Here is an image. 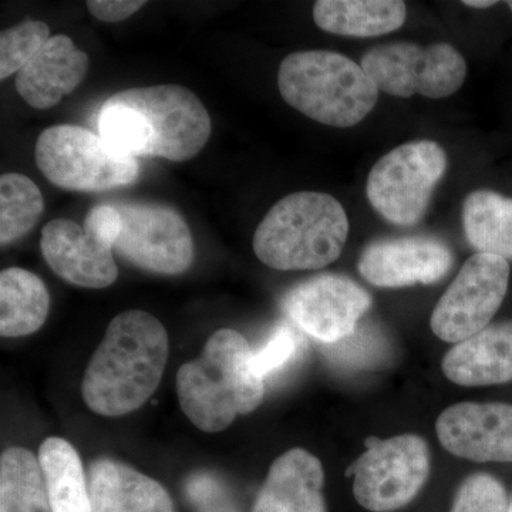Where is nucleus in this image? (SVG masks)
Returning <instances> with one entry per match:
<instances>
[{
  "label": "nucleus",
  "instance_id": "nucleus-22",
  "mask_svg": "<svg viewBox=\"0 0 512 512\" xmlns=\"http://www.w3.org/2000/svg\"><path fill=\"white\" fill-rule=\"evenodd\" d=\"M37 458L53 512H93L82 458L69 441L49 437Z\"/></svg>",
  "mask_w": 512,
  "mask_h": 512
},
{
  "label": "nucleus",
  "instance_id": "nucleus-21",
  "mask_svg": "<svg viewBox=\"0 0 512 512\" xmlns=\"http://www.w3.org/2000/svg\"><path fill=\"white\" fill-rule=\"evenodd\" d=\"M50 295L45 282L22 268L0 274V333L3 338L32 335L45 325Z\"/></svg>",
  "mask_w": 512,
  "mask_h": 512
},
{
  "label": "nucleus",
  "instance_id": "nucleus-9",
  "mask_svg": "<svg viewBox=\"0 0 512 512\" xmlns=\"http://www.w3.org/2000/svg\"><path fill=\"white\" fill-rule=\"evenodd\" d=\"M360 66L377 89L396 97L444 99L460 90L467 76L466 60L448 43H384L365 53Z\"/></svg>",
  "mask_w": 512,
  "mask_h": 512
},
{
  "label": "nucleus",
  "instance_id": "nucleus-28",
  "mask_svg": "<svg viewBox=\"0 0 512 512\" xmlns=\"http://www.w3.org/2000/svg\"><path fill=\"white\" fill-rule=\"evenodd\" d=\"M507 491L490 474H473L458 488L450 512H508Z\"/></svg>",
  "mask_w": 512,
  "mask_h": 512
},
{
  "label": "nucleus",
  "instance_id": "nucleus-27",
  "mask_svg": "<svg viewBox=\"0 0 512 512\" xmlns=\"http://www.w3.org/2000/svg\"><path fill=\"white\" fill-rule=\"evenodd\" d=\"M50 39V29L40 20H25L0 33V79L18 74Z\"/></svg>",
  "mask_w": 512,
  "mask_h": 512
},
{
  "label": "nucleus",
  "instance_id": "nucleus-6",
  "mask_svg": "<svg viewBox=\"0 0 512 512\" xmlns=\"http://www.w3.org/2000/svg\"><path fill=\"white\" fill-rule=\"evenodd\" d=\"M36 164L66 191L103 192L136 183L140 164L113 150L93 131L73 124L46 128L36 143Z\"/></svg>",
  "mask_w": 512,
  "mask_h": 512
},
{
  "label": "nucleus",
  "instance_id": "nucleus-3",
  "mask_svg": "<svg viewBox=\"0 0 512 512\" xmlns=\"http://www.w3.org/2000/svg\"><path fill=\"white\" fill-rule=\"evenodd\" d=\"M181 409L197 429L218 433L238 416L258 409L265 383L254 366V350L234 329L210 336L201 356L177 373Z\"/></svg>",
  "mask_w": 512,
  "mask_h": 512
},
{
  "label": "nucleus",
  "instance_id": "nucleus-24",
  "mask_svg": "<svg viewBox=\"0 0 512 512\" xmlns=\"http://www.w3.org/2000/svg\"><path fill=\"white\" fill-rule=\"evenodd\" d=\"M0 512H53L39 458L26 448L2 453Z\"/></svg>",
  "mask_w": 512,
  "mask_h": 512
},
{
  "label": "nucleus",
  "instance_id": "nucleus-32",
  "mask_svg": "<svg viewBox=\"0 0 512 512\" xmlns=\"http://www.w3.org/2000/svg\"><path fill=\"white\" fill-rule=\"evenodd\" d=\"M463 5L468 6V8L487 9L498 5V2H495V0H464Z\"/></svg>",
  "mask_w": 512,
  "mask_h": 512
},
{
  "label": "nucleus",
  "instance_id": "nucleus-23",
  "mask_svg": "<svg viewBox=\"0 0 512 512\" xmlns=\"http://www.w3.org/2000/svg\"><path fill=\"white\" fill-rule=\"evenodd\" d=\"M463 224L477 254L512 261V197L493 190L471 192L464 201Z\"/></svg>",
  "mask_w": 512,
  "mask_h": 512
},
{
  "label": "nucleus",
  "instance_id": "nucleus-25",
  "mask_svg": "<svg viewBox=\"0 0 512 512\" xmlns=\"http://www.w3.org/2000/svg\"><path fill=\"white\" fill-rule=\"evenodd\" d=\"M43 195L26 175L0 177V242L10 244L29 234L43 214Z\"/></svg>",
  "mask_w": 512,
  "mask_h": 512
},
{
  "label": "nucleus",
  "instance_id": "nucleus-16",
  "mask_svg": "<svg viewBox=\"0 0 512 512\" xmlns=\"http://www.w3.org/2000/svg\"><path fill=\"white\" fill-rule=\"evenodd\" d=\"M89 72V56L69 36L56 35L18 74L16 90L30 107L53 109Z\"/></svg>",
  "mask_w": 512,
  "mask_h": 512
},
{
  "label": "nucleus",
  "instance_id": "nucleus-34",
  "mask_svg": "<svg viewBox=\"0 0 512 512\" xmlns=\"http://www.w3.org/2000/svg\"><path fill=\"white\" fill-rule=\"evenodd\" d=\"M507 6H508V9L511 10V15H512V0H511V2H507Z\"/></svg>",
  "mask_w": 512,
  "mask_h": 512
},
{
  "label": "nucleus",
  "instance_id": "nucleus-10",
  "mask_svg": "<svg viewBox=\"0 0 512 512\" xmlns=\"http://www.w3.org/2000/svg\"><path fill=\"white\" fill-rule=\"evenodd\" d=\"M121 231L114 249L131 265L158 275H180L194 261V239L183 215L160 202H111Z\"/></svg>",
  "mask_w": 512,
  "mask_h": 512
},
{
  "label": "nucleus",
  "instance_id": "nucleus-8",
  "mask_svg": "<svg viewBox=\"0 0 512 512\" xmlns=\"http://www.w3.org/2000/svg\"><path fill=\"white\" fill-rule=\"evenodd\" d=\"M357 503L372 512H394L412 503L430 476V450L416 434L369 437L366 451L348 468Z\"/></svg>",
  "mask_w": 512,
  "mask_h": 512
},
{
  "label": "nucleus",
  "instance_id": "nucleus-14",
  "mask_svg": "<svg viewBox=\"0 0 512 512\" xmlns=\"http://www.w3.org/2000/svg\"><path fill=\"white\" fill-rule=\"evenodd\" d=\"M454 264L444 242L430 237L380 239L362 252L359 272L379 288H404L440 281Z\"/></svg>",
  "mask_w": 512,
  "mask_h": 512
},
{
  "label": "nucleus",
  "instance_id": "nucleus-30",
  "mask_svg": "<svg viewBox=\"0 0 512 512\" xmlns=\"http://www.w3.org/2000/svg\"><path fill=\"white\" fill-rule=\"evenodd\" d=\"M185 491L198 512H238L227 487L214 474H194L187 481Z\"/></svg>",
  "mask_w": 512,
  "mask_h": 512
},
{
  "label": "nucleus",
  "instance_id": "nucleus-20",
  "mask_svg": "<svg viewBox=\"0 0 512 512\" xmlns=\"http://www.w3.org/2000/svg\"><path fill=\"white\" fill-rule=\"evenodd\" d=\"M407 8L402 0H318L313 20L339 36L376 37L402 28Z\"/></svg>",
  "mask_w": 512,
  "mask_h": 512
},
{
  "label": "nucleus",
  "instance_id": "nucleus-26",
  "mask_svg": "<svg viewBox=\"0 0 512 512\" xmlns=\"http://www.w3.org/2000/svg\"><path fill=\"white\" fill-rule=\"evenodd\" d=\"M322 346L330 365L343 372L375 369L383 365L390 353L386 336L382 330L370 323L357 325L345 339Z\"/></svg>",
  "mask_w": 512,
  "mask_h": 512
},
{
  "label": "nucleus",
  "instance_id": "nucleus-11",
  "mask_svg": "<svg viewBox=\"0 0 512 512\" xmlns=\"http://www.w3.org/2000/svg\"><path fill=\"white\" fill-rule=\"evenodd\" d=\"M510 275V262L501 256L468 258L434 308V335L457 345L487 328L507 296Z\"/></svg>",
  "mask_w": 512,
  "mask_h": 512
},
{
  "label": "nucleus",
  "instance_id": "nucleus-31",
  "mask_svg": "<svg viewBox=\"0 0 512 512\" xmlns=\"http://www.w3.org/2000/svg\"><path fill=\"white\" fill-rule=\"evenodd\" d=\"M87 9L100 22H123L146 6L143 0H89Z\"/></svg>",
  "mask_w": 512,
  "mask_h": 512
},
{
  "label": "nucleus",
  "instance_id": "nucleus-13",
  "mask_svg": "<svg viewBox=\"0 0 512 512\" xmlns=\"http://www.w3.org/2000/svg\"><path fill=\"white\" fill-rule=\"evenodd\" d=\"M436 431L441 446L454 456L512 463V404H454L440 414Z\"/></svg>",
  "mask_w": 512,
  "mask_h": 512
},
{
  "label": "nucleus",
  "instance_id": "nucleus-33",
  "mask_svg": "<svg viewBox=\"0 0 512 512\" xmlns=\"http://www.w3.org/2000/svg\"><path fill=\"white\" fill-rule=\"evenodd\" d=\"M508 512H512V497L510 500V504H508Z\"/></svg>",
  "mask_w": 512,
  "mask_h": 512
},
{
  "label": "nucleus",
  "instance_id": "nucleus-18",
  "mask_svg": "<svg viewBox=\"0 0 512 512\" xmlns=\"http://www.w3.org/2000/svg\"><path fill=\"white\" fill-rule=\"evenodd\" d=\"M444 375L460 386H493L512 380V320L494 323L457 343L441 363Z\"/></svg>",
  "mask_w": 512,
  "mask_h": 512
},
{
  "label": "nucleus",
  "instance_id": "nucleus-19",
  "mask_svg": "<svg viewBox=\"0 0 512 512\" xmlns=\"http://www.w3.org/2000/svg\"><path fill=\"white\" fill-rule=\"evenodd\" d=\"M87 483L93 512H174L163 485L111 458L94 461Z\"/></svg>",
  "mask_w": 512,
  "mask_h": 512
},
{
  "label": "nucleus",
  "instance_id": "nucleus-17",
  "mask_svg": "<svg viewBox=\"0 0 512 512\" xmlns=\"http://www.w3.org/2000/svg\"><path fill=\"white\" fill-rule=\"evenodd\" d=\"M322 463L303 448L276 458L252 512H326Z\"/></svg>",
  "mask_w": 512,
  "mask_h": 512
},
{
  "label": "nucleus",
  "instance_id": "nucleus-29",
  "mask_svg": "<svg viewBox=\"0 0 512 512\" xmlns=\"http://www.w3.org/2000/svg\"><path fill=\"white\" fill-rule=\"evenodd\" d=\"M302 346V339L289 323L276 326L264 345L254 350V366L259 376L275 375L295 359Z\"/></svg>",
  "mask_w": 512,
  "mask_h": 512
},
{
  "label": "nucleus",
  "instance_id": "nucleus-12",
  "mask_svg": "<svg viewBox=\"0 0 512 512\" xmlns=\"http://www.w3.org/2000/svg\"><path fill=\"white\" fill-rule=\"evenodd\" d=\"M372 306L369 293L348 276L325 274L301 282L282 299L296 328L322 345L339 342L359 325Z\"/></svg>",
  "mask_w": 512,
  "mask_h": 512
},
{
  "label": "nucleus",
  "instance_id": "nucleus-2",
  "mask_svg": "<svg viewBox=\"0 0 512 512\" xmlns=\"http://www.w3.org/2000/svg\"><path fill=\"white\" fill-rule=\"evenodd\" d=\"M167 359V330L156 316L144 311L119 313L84 373V403L100 416L136 412L156 392Z\"/></svg>",
  "mask_w": 512,
  "mask_h": 512
},
{
  "label": "nucleus",
  "instance_id": "nucleus-4",
  "mask_svg": "<svg viewBox=\"0 0 512 512\" xmlns=\"http://www.w3.org/2000/svg\"><path fill=\"white\" fill-rule=\"evenodd\" d=\"M349 237L345 208L332 195L301 191L276 202L256 228V258L278 271L325 268Z\"/></svg>",
  "mask_w": 512,
  "mask_h": 512
},
{
  "label": "nucleus",
  "instance_id": "nucleus-1",
  "mask_svg": "<svg viewBox=\"0 0 512 512\" xmlns=\"http://www.w3.org/2000/svg\"><path fill=\"white\" fill-rule=\"evenodd\" d=\"M97 127L121 154L183 163L207 146L212 123L197 94L178 84H161L113 94L101 106Z\"/></svg>",
  "mask_w": 512,
  "mask_h": 512
},
{
  "label": "nucleus",
  "instance_id": "nucleus-7",
  "mask_svg": "<svg viewBox=\"0 0 512 512\" xmlns=\"http://www.w3.org/2000/svg\"><path fill=\"white\" fill-rule=\"evenodd\" d=\"M447 170V154L436 141L402 144L380 158L367 178L370 205L399 227L419 224Z\"/></svg>",
  "mask_w": 512,
  "mask_h": 512
},
{
  "label": "nucleus",
  "instance_id": "nucleus-5",
  "mask_svg": "<svg viewBox=\"0 0 512 512\" xmlns=\"http://www.w3.org/2000/svg\"><path fill=\"white\" fill-rule=\"evenodd\" d=\"M278 86L289 106L330 127L356 126L379 99V89L359 63L329 50L286 56Z\"/></svg>",
  "mask_w": 512,
  "mask_h": 512
},
{
  "label": "nucleus",
  "instance_id": "nucleus-15",
  "mask_svg": "<svg viewBox=\"0 0 512 512\" xmlns=\"http://www.w3.org/2000/svg\"><path fill=\"white\" fill-rule=\"evenodd\" d=\"M40 249L63 281L87 289L109 288L119 278L113 247L70 220H53L42 229Z\"/></svg>",
  "mask_w": 512,
  "mask_h": 512
}]
</instances>
